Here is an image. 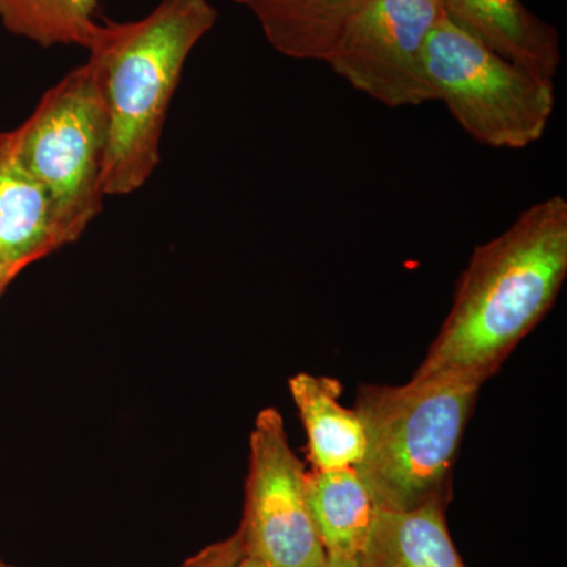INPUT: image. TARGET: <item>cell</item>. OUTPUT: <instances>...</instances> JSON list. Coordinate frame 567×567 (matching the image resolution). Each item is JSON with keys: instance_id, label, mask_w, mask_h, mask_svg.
<instances>
[{"instance_id": "1", "label": "cell", "mask_w": 567, "mask_h": 567, "mask_svg": "<svg viewBox=\"0 0 567 567\" xmlns=\"http://www.w3.org/2000/svg\"><path fill=\"white\" fill-rule=\"evenodd\" d=\"M567 275V203L533 204L505 233L476 246L445 322L410 382L466 380L484 385L535 330Z\"/></svg>"}, {"instance_id": "2", "label": "cell", "mask_w": 567, "mask_h": 567, "mask_svg": "<svg viewBox=\"0 0 567 567\" xmlns=\"http://www.w3.org/2000/svg\"><path fill=\"white\" fill-rule=\"evenodd\" d=\"M216 20L208 0H162L141 20L100 25L87 51L107 111L106 197L128 196L151 181L185 63Z\"/></svg>"}, {"instance_id": "3", "label": "cell", "mask_w": 567, "mask_h": 567, "mask_svg": "<svg viewBox=\"0 0 567 567\" xmlns=\"http://www.w3.org/2000/svg\"><path fill=\"white\" fill-rule=\"evenodd\" d=\"M481 386L436 380L358 388L353 410L365 453L354 470L379 509L450 502L451 472Z\"/></svg>"}, {"instance_id": "4", "label": "cell", "mask_w": 567, "mask_h": 567, "mask_svg": "<svg viewBox=\"0 0 567 567\" xmlns=\"http://www.w3.org/2000/svg\"><path fill=\"white\" fill-rule=\"evenodd\" d=\"M18 153L50 194L66 244L103 210L107 111L95 63L66 73L13 130Z\"/></svg>"}, {"instance_id": "5", "label": "cell", "mask_w": 567, "mask_h": 567, "mask_svg": "<svg viewBox=\"0 0 567 567\" xmlns=\"http://www.w3.org/2000/svg\"><path fill=\"white\" fill-rule=\"evenodd\" d=\"M425 73L434 102L481 144L522 151L547 132L554 81L507 61L445 17L429 37Z\"/></svg>"}, {"instance_id": "6", "label": "cell", "mask_w": 567, "mask_h": 567, "mask_svg": "<svg viewBox=\"0 0 567 567\" xmlns=\"http://www.w3.org/2000/svg\"><path fill=\"white\" fill-rule=\"evenodd\" d=\"M305 465L290 447L276 409H264L249 435L240 533L245 555L275 567H324L327 551L317 535Z\"/></svg>"}, {"instance_id": "7", "label": "cell", "mask_w": 567, "mask_h": 567, "mask_svg": "<svg viewBox=\"0 0 567 567\" xmlns=\"http://www.w3.org/2000/svg\"><path fill=\"white\" fill-rule=\"evenodd\" d=\"M443 17L440 0H372L346 25L324 63L383 106L434 102L425 50Z\"/></svg>"}, {"instance_id": "8", "label": "cell", "mask_w": 567, "mask_h": 567, "mask_svg": "<svg viewBox=\"0 0 567 567\" xmlns=\"http://www.w3.org/2000/svg\"><path fill=\"white\" fill-rule=\"evenodd\" d=\"M66 245L50 194L22 163L13 130L0 133V262L22 271Z\"/></svg>"}, {"instance_id": "9", "label": "cell", "mask_w": 567, "mask_h": 567, "mask_svg": "<svg viewBox=\"0 0 567 567\" xmlns=\"http://www.w3.org/2000/svg\"><path fill=\"white\" fill-rule=\"evenodd\" d=\"M440 6L447 21L496 54L544 80L557 76L559 33L520 0H440Z\"/></svg>"}, {"instance_id": "10", "label": "cell", "mask_w": 567, "mask_h": 567, "mask_svg": "<svg viewBox=\"0 0 567 567\" xmlns=\"http://www.w3.org/2000/svg\"><path fill=\"white\" fill-rule=\"evenodd\" d=\"M446 502L410 511H377L360 567H465L446 524Z\"/></svg>"}, {"instance_id": "11", "label": "cell", "mask_w": 567, "mask_h": 567, "mask_svg": "<svg viewBox=\"0 0 567 567\" xmlns=\"http://www.w3.org/2000/svg\"><path fill=\"white\" fill-rule=\"evenodd\" d=\"M293 404L303 421L312 470L354 468L365 453L363 424L341 404L336 379L300 372L289 380Z\"/></svg>"}, {"instance_id": "12", "label": "cell", "mask_w": 567, "mask_h": 567, "mask_svg": "<svg viewBox=\"0 0 567 567\" xmlns=\"http://www.w3.org/2000/svg\"><path fill=\"white\" fill-rule=\"evenodd\" d=\"M372 0H254L248 9L275 51L324 62L347 24Z\"/></svg>"}, {"instance_id": "13", "label": "cell", "mask_w": 567, "mask_h": 567, "mask_svg": "<svg viewBox=\"0 0 567 567\" xmlns=\"http://www.w3.org/2000/svg\"><path fill=\"white\" fill-rule=\"evenodd\" d=\"M306 494L327 557L358 558L379 507L357 470H311Z\"/></svg>"}, {"instance_id": "14", "label": "cell", "mask_w": 567, "mask_h": 567, "mask_svg": "<svg viewBox=\"0 0 567 567\" xmlns=\"http://www.w3.org/2000/svg\"><path fill=\"white\" fill-rule=\"evenodd\" d=\"M96 14V0H0L3 28L41 48L89 50L102 25Z\"/></svg>"}, {"instance_id": "15", "label": "cell", "mask_w": 567, "mask_h": 567, "mask_svg": "<svg viewBox=\"0 0 567 567\" xmlns=\"http://www.w3.org/2000/svg\"><path fill=\"white\" fill-rule=\"evenodd\" d=\"M244 555V540L237 529L226 539L204 547L186 559L181 567H233Z\"/></svg>"}, {"instance_id": "16", "label": "cell", "mask_w": 567, "mask_h": 567, "mask_svg": "<svg viewBox=\"0 0 567 567\" xmlns=\"http://www.w3.org/2000/svg\"><path fill=\"white\" fill-rule=\"evenodd\" d=\"M21 271L10 265L0 262V297L6 293L11 282L20 276Z\"/></svg>"}, {"instance_id": "17", "label": "cell", "mask_w": 567, "mask_h": 567, "mask_svg": "<svg viewBox=\"0 0 567 567\" xmlns=\"http://www.w3.org/2000/svg\"><path fill=\"white\" fill-rule=\"evenodd\" d=\"M233 567H275L271 566L270 563L264 561V559L249 557V555H244Z\"/></svg>"}, {"instance_id": "18", "label": "cell", "mask_w": 567, "mask_h": 567, "mask_svg": "<svg viewBox=\"0 0 567 567\" xmlns=\"http://www.w3.org/2000/svg\"><path fill=\"white\" fill-rule=\"evenodd\" d=\"M324 567H360L357 558H331L327 557Z\"/></svg>"}, {"instance_id": "19", "label": "cell", "mask_w": 567, "mask_h": 567, "mask_svg": "<svg viewBox=\"0 0 567 567\" xmlns=\"http://www.w3.org/2000/svg\"><path fill=\"white\" fill-rule=\"evenodd\" d=\"M234 2L244 3V6L248 7V6H251L254 0H234Z\"/></svg>"}, {"instance_id": "20", "label": "cell", "mask_w": 567, "mask_h": 567, "mask_svg": "<svg viewBox=\"0 0 567 567\" xmlns=\"http://www.w3.org/2000/svg\"><path fill=\"white\" fill-rule=\"evenodd\" d=\"M0 567H17V566L10 565V563L3 561V559L0 558Z\"/></svg>"}]
</instances>
